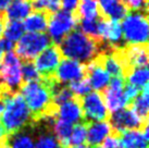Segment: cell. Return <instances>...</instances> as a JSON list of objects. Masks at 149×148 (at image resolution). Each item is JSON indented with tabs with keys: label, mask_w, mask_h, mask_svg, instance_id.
Listing matches in <instances>:
<instances>
[{
	"label": "cell",
	"mask_w": 149,
	"mask_h": 148,
	"mask_svg": "<svg viewBox=\"0 0 149 148\" xmlns=\"http://www.w3.org/2000/svg\"><path fill=\"white\" fill-rule=\"evenodd\" d=\"M56 83L51 76L40 81L26 82L20 87V95L31 111L34 122L46 117H56L57 107L52 100V87Z\"/></svg>",
	"instance_id": "1"
},
{
	"label": "cell",
	"mask_w": 149,
	"mask_h": 148,
	"mask_svg": "<svg viewBox=\"0 0 149 148\" xmlns=\"http://www.w3.org/2000/svg\"><path fill=\"white\" fill-rule=\"evenodd\" d=\"M58 47L61 54L66 59L87 64L98 57L102 51L104 44L81 31H72L59 43Z\"/></svg>",
	"instance_id": "2"
},
{
	"label": "cell",
	"mask_w": 149,
	"mask_h": 148,
	"mask_svg": "<svg viewBox=\"0 0 149 148\" xmlns=\"http://www.w3.org/2000/svg\"><path fill=\"white\" fill-rule=\"evenodd\" d=\"M0 123L8 135L17 133L34 123L31 111L19 91L11 93L6 97Z\"/></svg>",
	"instance_id": "3"
},
{
	"label": "cell",
	"mask_w": 149,
	"mask_h": 148,
	"mask_svg": "<svg viewBox=\"0 0 149 148\" xmlns=\"http://www.w3.org/2000/svg\"><path fill=\"white\" fill-rule=\"evenodd\" d=\"M121 29L126 45H147L149 34L147 12L133 11L127 13L123 19Z\"/></svg>",
	"instance_id": "4"
},
{
	"label": "cell",
	"mask_w": 149,
	"mask_h": 148,
	"mask_svg": "<svg viewBox=\"0 0 149 148\" xmlns=\"http://www.w3.org/2000/svg\"><path fill=\"white\" fill-rule=\"evenodd\" d=\"M21 68V59L12 50L7 51L0 62V83L10 93L19 91L23 84Z\"/></svg>",
	"instance_id": "5"
},
{
	"label": "cell",
	"mask_w": 149,
	"mask_h": 148,
	"mask_svg": "<svg viewBox=\"0 0 149 148\" xmlns=\"http://www.w3.org/2000/svg\"><path fill=\"white\" fill-rule=\"evenodd\" d=\"M77 22L79 20L73 12L57 10L56 12L50 13L47 26L50 40H54V45H58L68 34L74 31Z\"/></svg>",
	"instance_id": "6"
},
{
	"label": "cell",
	"mask_w": 149,
	"mask_h": 148,
	"mask_svg": "<svg viewBox=\"0 0 149 148\" xmlns=\"http://www.w3.org/2000/svg\"><path fill=\"white\" fill-rule=\"evenodd\" d=\"M50 45L51 40L47 34L29 33L23 35L17 41L14 54L24 61H32Z\"/></svg>",
	"instance_id": "7"
},
{
	"label": "cell",
	"mask_w": 149,
	"mask_h": 148,
	"mask_svg": "<svg viewBox=\"0 0 149 148\" xmlns=\"http://www.w3.org/2000/svg\"><path fill=\"white\" fill-rule=\"evenodd\" d=\"M113 133L119 135L128 130H137L147 126V121L141 120L130 107L112 112L108 121Z\"/></svg>",
	"instance_id": "8"
},
{
	"label": "cell",
	"mask_w": 149,
	"mask_h": 148,
	"mask_svg": "<svg viewBox=\"0 0 149 148\" xmlns=\"http://www.w3.org/2000/svg\"><path fill=\"white\" fill-rule=\"evenodd\" d=\"M79 100H81L85 123L104 121L109 118V111L104 105L100 93L98 91L88 93Z\"/></svg>",
	"instance_id": "9"
},
{
	"label": "cell",
	"mask_w": 149,
	"mask_h": 148,
	"mask_svg": "<svg viewBox=\"0 0 149 148\" xmlns=\"http://www.w3.org/2000/svg\"><path fill=\"white\" fill-rule=\"evenodd\" d=\"M124 77H112L109 85L102 91L101 96L108 111L114 112L130 106L127 98L124 94Z\"/></svg>",
	"instance_id": "10"
},
{
	"label": "cell",
	"mask_w": 149,
	"mask_h": 148,
	"mask_svg": "<svg viewBox=\"0 0 149 148\" xmlns=\"http://www.w3.org/2000/svg\"><path fill=\"white\" fill-rule=\"evenodd\" d=\"M62 60V54L60 52L58 45H50L45 50H42L35 58L34 66L40 74L42 78H48L54 76L56 69Z\"/></svg>",
	"instance_id": "11"
},
{
	"label": "cell",
	"mask_w": 149,
	"mask_h": 148,
	"mask_svg": "<svg viewBox=\"0 0 149 148\" xmlns=\"http://www.w3.org/2000/svg\"><path fill=\"white\" fill-rule=\"evenodd\" d=\"M56 117H46L35 121V140L33 148H63L52 132V123Z\"/></svg>",
	"instance_id": "12"
},
{
	"label": "cell",
	"mask_w": 149,
	"mask_h": 148,
	"mask_svg": "<svg viewBox=\"0 0 149 148\" xmlns=\"http://www.w3.org/2000/svg\"><path fill=\"white\" fill-rule=\"evenodd\" d=\"M85 77V64L75 60L64 59L59 63L54 74V81L59 84H70Z\"/></svg>",
	"instance_id": "13"
},
{
	"label": "cell",
	"mask_w": 149,
	"mask_h": 148,
	"mask_svg": "<svg viewBox=\"0 0 149 148\" xmlns=\"http://www.w3.org/2000/svg\"><path fill=\"white\" fill-rule=\"evenodd\" d=\"M100 41L110 48L123 47V35L121 24L118 21H111L101 17L99 22Z\"/></svg>",
	"instance_id": "14"
},
{
	"label": "cell",
	"mask_w": 149,
	"mask_h": 148,
	"mask_svg": "<svg viewBox=\"0 0 149 148\" xmlns=\"http://www.w3.org/2000/svg\"><path fill=\"white\" fill-rule=\"evenodd\" d=\"M85 78L87 80L91 89L99 91H104L109 85L111 76L102 68L99 61L95 59L89 63L85 64Z\"/></svg>",
	"instance_id": "15"
},
{
	"label": "cell",
	"mask_w": 149,
	"mask_h": 148,
	"mask_svg": "<svg viewBox=\"0 0 149 148\" xmlns=\"http://www.w3.org/2000/svg\"><path fill=\"white\" fill-rule=\"evenodd\" d=\"M56 118L68 123H81L84 121V114L79 98H73L60 105L56 111Z\"/></svg>",
	"instance_id": "16"
},
{
	"label": "cell",
	"mask_w": 149,
	"mask_h": 148,
	"mask_svg": "<svg viewBox=\"0 0 149 148\" xmlns=\"http://www.w3.org/2000/svg\"><path fill=\"white\" fill-rule=\"evenodd\" d=\"M86 142L89 144V146H93V147L101 145L107 137L114 134L111 128V125L107 120L86 123Z\"/></svg>",
	"instance_id": "17"
},
{
	"label": "cell",
	"mask_w": 149,
	"mask_h": 148,
	"mask_svg": "<svg viewBox=\"0 0 149 148\" xmlns=\"http://www.w3.org/2000/svg\"><path fill=\"white\" fill-rule=\"evenodd\" d=\"M100 15L111 21L123 20L128 13V8L122 0H98Z\"/></svg>",
	"instance_id": "18"
},
{
	"label": "cell",
	"mask_w": 149,
	"mask_h": 148,
	"mask_svg": "<svg viewBox=\"0 0 149 148\" xmlns=\"http://www.w3.org/2000/svg\"><path fill=\"white\" fill-rule=\"evenodd\" d=\"M35 140L34 123L21 131L10 134L6 140V148H33Z\"/></svg>",
	"instance_id": "19"
},
{
	"label": "cell",
	"mask_w": 149,
	"mask_h": 148,
	"mask_svg": "<svg viewBox=\"0 0 149 148\" xmlns=\"http://www.w3.org/2000/svg\"><path fill=\"white\" fill-rule=\"evenodd\" d=\"M122 144L126 148H148L147 126L137 130H128L119 134Z\"/></svg>",
	"instance_id": "20"
},
{
	"label": "cell",
	"mask_w": 149,
	"mask_h": 148,
	"mask_svg": "<svg viewBox=\"0 0 149 148\" xmlns=\"http://www.w3.org/2000/svg\"><path fill=\"white\" fill-rule=\"evenodd\" d=\"M33 11V4L31 0H13L9 3L4 12L7 21H22Z\"/></svg>",
	"instance_id": "21"
},
{
	"label": "cell",
	"mask_w": 149,
	"mask_h": 148,
	"mask_svg": "<svg viewBox=\"0 0 149 148\" xmlns=\"http://www.w3.org/2000/svg\"><path fill=\"white\" fill-rule=\"evenodd\" d=\"M49 14L42 11H34L29 13L22 23L24 31L29 33H44L48 26Z\"/></svg>",
	"instance_id": "22"
},
{
	"label": "cell",
	"mask_w": 149,
	"mask_h": 148,
	"mask_svg": "<svg viewBox=\"0 0 149 148\" xmlns=\"http://www.w3.org/2000/svg\"><path fill=\"white\" fill-rule=\"evenodd\" d=\"M149 93L148 85H146L141 88L139 94L132 103H130V108L136 113L141 120L147 121L148 119V110H149Z\"/></svg>",
	"instance_id": "23"
},
{
	"label": "cell",
	"mask_w": 149,
	"mask_h": 148,
	"mask_svg": "<svg viewBox=\"0 0 149 148\" xmlns=\"http://www.w3.org/2000/svg\"><path fill=\"white\" fill-rule=\"evenodd\" d=\"M75 15L77 20H95L101 17L97 0H81Z\"/></svg>",
	"instance_id": "24"
},
{
	"label": "cell",
	"mask_w": 149,
	"mask_h": 148,
	"mask_svg": "<svg viewBox=\"0 0 149 148\" xmlns=\"http://www.w3.org/2000/svg\"><path fill=\"white\" fill-rule=\"evenodd\" d=\"M72 130H73V124L54 118V123H52V132L63 148L68 147V142H69Z\"/></svg>",
	"instance_id": "25"
},
{
	"label": "cell",
	"mask_w": 149,
	"mask_h": 148,
	"mask_svg": "<svg viewBox=\"0 0 149 148\" xmlns=\"http://www.w3.org/2000/svg\"><path fill=\"white\" fill-rule=\"evenodd\" d=\"M148 78L149 73L147 66L132 69L125 76V80L127 81L128 84L137 87L138 89H141L144 86L148 85Z\"/></svg>",
	"instance_id": "26"
},
{
	"label": "cell",
	"mask_w": 149,
	"mask_h": 148,
	"mask_svg": "<svg viewBox=\"0 0 149 148\" xmlns=\"http://www.w3.org/2000/svg\"><path fill=\"white\" fill-rule=\"evenodd\" d=\"M24 34L23 24L19 21H7L4 25L3 36L6 40L15 44Z\"/></svg>",
	"instance_id": "27"
},
{
	"label": "cell",
	"mask_w": 149,
	"mask_h": 148,
	"mask_svg": "<svg viewBox=\"0 0 149 148\" xmlns=\"http://www.w3.org/2000/svg\"><path fill=\"white\" fill-rule=\"evenodd\" d=\"M87 128L86 123H77L75 126H73V130L71 132L70 138L68 142V147H76V146H82L86 142Z\"/></svg>",
	"instance_id": "28"
},
{
	"label": "cell",
	"mask_w": 149,
	"mask_h": 148,
	"mask_svg": "<svg viewBox=\"0 0 149 148\" xmlns=\"http://www.w3.org/2000/svg\"><path fill=\"white\" fill-rule=\"evenodd\" d=\"M100 19H95V20H79L77 24L81 27V32L87 36L94 38L96 40L100 41L99 37V22Z\"/></svg>",
	"instance_id": "29"
},
{
	"label": "cell",
	"mask_w": 149,
	"mask_h": 148,
	"mask_svg": "<svg viewBox=\"0 0 149 148\" xmlns=\"http://www.w3.org/2000/svg\"><path fill=\"white\" fill-rule=\"evenodd\" d=\"M31 1L33 4V9L48 14L56 12L60 7V0H31Z\"/></svg>",
	"instance_id": "30"
},
{
	"label": "cell",
	"mask_w": 149,
	"mask_h": 148,
	"mask_svg": "<svg viewBox=\"0 0 149 148\" xmlns=\"http://www.w3.org/2000/svg\"><path fill=\"white\" fill-rule=\"evenodd\" d=\"M22 71V80L23 82H34V81H40L42 76L38 73V71L36 70V68L34 66V63L32 61H25L22 64L21 68Z\"/></svg>",
	"instance_id": "31"
},
{
	"label": "cell",
	"mask_w": 149,
	"mask_h": 148,
	"mask_svg": "<svg viewBox=\"0 0 149 148\" xmlns=\"http://www.w3.org/2000/svg\"><path fill=\"white\" fill-rule=\"evenodd\" d=\"M68 86L70 87L71 91L73 93L74 97L81 99L82 97H84L85 95H87L88 93H91V86L87 82V80L85 77L79 80V81H75V82L70 83Z\"/></svg>",
	"instance_id": "32"
},
{
	"label": "cell",
	"mask_w": 149,
	"mask_h": 148,
	"mask_svg": "<svg viewBox=\"0 0 149 148\" xmlns=\"http://www.w3.org/2000/svg\"><path fill=\"white\" fill-rule=\"evenodd\" d=\"M125 6L133 11H145L147 12L148 0H122Z\"/></svg>",
	"instance_id": "33"
},
{
	"label": "cell",
	"mask_w": 149,
	"mask_h": 148,
	"mask_svg": "<svg viewBox=\"0 0 149 148\" xmlns=\"http://www.w3.org/2000/svg\"><path fill=\"white\" fill-rule=\"evenodd\" d=\"M102 148H126V147L122 144L119 135L112 134L109 137H107L106 140L102 143Z\"/></svg>",
	"instance_id": "34"
},
{
	"label": "cell",
	"mask_w": 149,
	"mask_h": 148,
	"mask_svg": "<svg viewBox=\"0 0 149 148\" xmlns=\"http://www.w3.org/2000/svg\"><path fill=\"white\" fill-rule=\"evenodd\" d=\"M79 1L81 0H60V6L63 8V10L75 13L76 9L79 7Z\"/></svg>",
	"instance_id": "35"
},
{
	"label": "cell",
	"mask_w": 149,
	"mask_h": 148,
	"mask_svg": "<svg viewBox=\"0 0 149 148\" xmlns=\"http://www.w3.org/2000/svg\"><path fill=\"white\" fill-rule=\"evenodd\" d=\"M7 137H8V134H7V132L4 131L3 126L0 123V148H3L6 146Z\"/></svg>",
	"instance_id": "36"
},
{
	"label": "cell",
	"mask_w": 149,
	"mask_h": 148,
	"mask_svg": "<svg viewBox=\"0 0 149 148\" xmlns=\"http://www.w3.org/2000/svg\"><path fill=\"white\" fill-rule=\"evenodd\" d=\"M11 0H0V14H4Z\"/></svg>",
	"instance_id": "37"
},
{
	"label": "cell",
	"mask_w": 149,
	"mask_h": 148,
	"mask_svg": "<svg viewBox=\"0 0 149 148\" xmlns=\"http://www.w3.org/2000/svg\"><path fill=\"white\" fill-rule=\"evenodd\" d=\"M6 22H7V20H6V17H4V14H0V36L3 34Z\"/></svg>",
	"instance_id": "38"
},
{
	"label": "cell",
	"mask_w": 149,
	"mask_h": 148,
	"mask_svg": "<svg viewBox=\"0 0 149 148\" xmlns=\"http://www.w3.org/2000/svg\"><path fill=\"white\" fill-rule=\"evenodd\" d=\"M4 52H6V50H4L3 43H2V39H0V62H1V60H2V58H3Z\"/></svg>",
	"instance_id": "39"
},
{
	"label": "cell",
	"mask_w": 149,
	"mask_h": 148,
	"mask_svg": "<svg viewBox=\"0 0 149 148\" xmlns=\"http://www.w3.org/2000/svg\"><path fill=\"white\" fill-rule=\"evenodd\" d=\"M4 99H6V97L0 96V117H1L2 112H3V109H4Z\"/></svg>",
	"instance_id": "40"
},
{
	"label": "cell",
	"mask_w": 149,
	"mask_h": 148,
	"mask_svg": "<svg viewBox=\"0 0 149 148\" xmlns=\"http://www.w3.org/2000/svg\"><path fill=\"white\" fill-rule=\"evenodd\" d=\"M69 148H100V147H99V146L93 147V146H84V145H82V146H76V147H69Z\"/></svg>",
	"instance_id": "41"
},
{
	"label": "cell",
	"mask_w": 149,
	"mask_h": 148,
	"mask_svg": "<svg viewBox=\"0 0 149 148\" xmlns=\"http://www.w3.org/2000/svg\"><path fill=\"white\" fill-rule=\"evenodd\" d=\"M3 148H4V147H3Z\"/></svg>",
	"instance_id": "42"
}]
</instances>
